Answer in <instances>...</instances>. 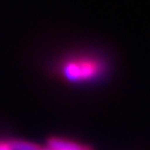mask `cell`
<instances>
[{"instance_id":"6da1fadb","label":"cell","mask_w":150,"mask_h":150,"mask_svg":"<svg viewBox=\"0 0 150 150\" xmlns=\"http://www.w3.org/2000/svg\"><path fill=\"white\" fill-rule=\"evenodd\" d=\"M104 69L105 67L100 60L83 58L68 62L63 67V75L69 81H88L100 76Z\"/></svg>"},{"instance_id":"7a4b0ae2","label":"cell","mask_w":150,"mask_h":150,"mask_svg":"<svg viewBox=\"0 0 150 150\" xmlns=\"http://www.w3.org/2000/svg\"><path fill=\"white\" fill-rule=\"evenodd\" d=\"M48 148L55 150H91L89 146H85V145L59 138H51L48 142Z\"/></svg>"},{"instance_id":"3957f363","label":"cell","mask_w":150,"mask_h":150,"mask_svg":"<svg viewBox=\"0 0 150 150\" xmlns=\"http://www.w3.org/2000/svg\"><path fill=\"white\" fill-rule=\"evenodd\" d=\"M9 143L13 150H43V148L29 142H24V140H11Z\"/></svg>"},{"instance_id":"277c9868","label":"cell","mask_w":150,"mask_h":150,"mask_svg":"<svg viewBox=\"0 0 150 150\" xmlns=\"http://www.w3.org/2000/svg\"><path fill=\"white\" fill-rule=\"evenodd\" d=\"M0 150H13L9 142H0Z\"/></svg>"},{"instance_id":"5b68a950","label":"cell","mask_w":150,"mask_h":150,"mask_svg":"<svg viewBox=\"0 0 150 150\" xmlns=\"http://www.w3.org/2000/svg\"><path fill=\"white\" fill-rule=\"evenodd\" d=\"M43 150H55V149H50V148L46 146V148H43Z\"/></svg>"}]
</instances>
